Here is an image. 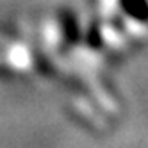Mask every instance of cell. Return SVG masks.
Segmentation results:
<instances>
[{
  "label": "cell",
  "instance_id": "obj_1",
  "mask_svg": "<svg viewBox=\"0 0 148 148\" xmlns=\"http://www.w3.org/2000/svg\"><path fill=\"white\" fill-rule=\"evenodd\" d=\"M123 11L136 20L148 22V2L146 0H120Z\"/></svg>",
  "mask_w": 148,
  "mask_h": 148
}]
</instances>
